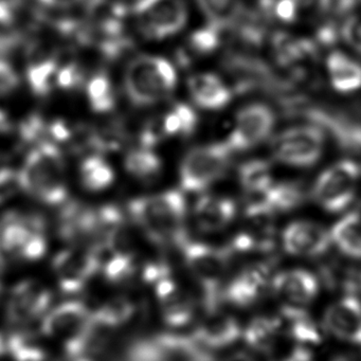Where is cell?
<instances>
[{
    "mask_svg": "<svg viewBox=\"0 0 361 361\" xmlns=\"http://www.w3.org/2000/svg\"><path fill=\"white\" fill-rule=\"evenodd\" d=\"M327 71L335 90L352 92L361 87V66L341 52H333L327 59Z\"/></svg>",
    "mask_w": 361,
    "mask_h": 361,
    "instance_id": "obj_24",
    "label": "cell"
},
{
    "mask_svg": "<svg viewBox=\"0 0 361 361\" xmlns=\"http://www.w3.org/2000/svg\"><path fill=\"white\" fill-rule=\"evenodd\" d=\"M136 305L126 295L111 298L92 310L94 323L98 329H117L132 320Z\"/></svg>",
    "mask_w": 361,
    "mask_h": 361,
    "instance_id": "obj_25",
    "label": "cell"
},
{
    "mask_svg": "<svg viewBox=\"0 0 361 361\" xmlns=\"http://www.w3.org/2000/svg\"><path fill=\"white\" fill-rule=\"evenodd\" d=\"M134 16L145 37L162 39L183 30L188 9L183 0H138Z\"/></svg>",
    "mask_w": 361,
    "mask_h": 361,
    "instance_id": "obj_12",
    "label": "cell"
},
{
    "mask_svg": "<svg viewBox=\"0 0 361 361\" xmlns=\"http://www.w3.org/2000/svg\"><path fill=\"white\" fill-rule=\"evenodd\" d=\"M282 246L293 257H317L331 246V234L323 226L310 221H297L284 228Z\"/></svg>",
    "mask_w": 361,
    "mask_h": 361,
    "instance_id": "obj_16",
    "label": "cell"
},
{
    "mask_svg": "<svg viewBox=\"0 0 361 361\" xmlns=\"http://www.w3.org/2000/svg\"><path fill=\"white\" fill-rule=\"evenodd\" d=\"M39 3L43 4L46 8L50 9H69V8L75 7L79 4L86 3L92 7L98 0H39Z\"/></svg>",
    "mask_w": 361,
    "mask_h": 361,
    "instance_id": "obj_43",
    "label": "cell"
},
{
    "mask_svg": "<svg viewBox=\"0 0 361 361\" xmlns=\"http://www.w3.org/2000/svg\"><path fill=\"white\" fill-rule=\"evenodd\" d=\"M274 111L263 104H252L236 116L233 130L225 141L232 152H245L259 145L274 130Z\"/></svg>",
    "mask_w": 361,
    "mask_h": 361,
    "instance_id": "obj_15",
    "label": "cell"
},
{
    "mask_svg": "<svg viewBox=\"0 0 361 361\" xmlns=\"http://www.w3.org/2000/svg\"><path fill=\"white\" fill-rule=\"evenodd\" d=\"M20 6V0H0V26L13 24Z\"/></svg>",
    "mask_w": 361,
    "mask_h": 361,
    "instance_id": "obj_40",
    "label": "cell"
},
{
    "mask_svg": "<svg viewBox=\"0 0 361 361\" xmlns=\"http://www.w3.org/2000/svg\"><path fill=\"white\" fill-rule=\"evenodd\" d=\"M324 134L317 126H293L271 141L274 159L295 168H310L320 159L324 149Z\"/></svg>",
    "mask_w": 361,
    "mask_h": 361,
    "instance_id": "obj_11",
    "label": "cell"
},
{
    "mask_svg": "<svg viewBox=\"0 0 361 361\" xmlns=\"http://www.w3.org/2000/svg\"><path fill=\"white\" fill-rule=\"evenodd\" d=\"M52 270L61 290L79 293L101 270V257L96 248L71 247L59 251L52 259Z\"/></svg>",
    "mask_w": 361,
    "mask_h": 361,
    "instance_id": "obj_13",
    "label": "cell"
},
{
    "mask_svg": "<svg viewBox=\"0 0 361 361\" xmlns=\"http://www.w3.org/2000/svg\"><path fill=\"white\" fill-rule=\"evenodd\" d=\"M282 331V321L274 317H257L243 331V337L250 348L268 352L276 344Z\"/></svg>",
    "mask_w": 361,
    "mask_h": 361,
    "instance_id": "obj_29",
    "label": "cell"
},
{
    "mask_svg": "<svg viewBox=\"0 0 361 361\" xmlns=\"http://www.w3.org/2000/svg\"><path fill=\"white\" fill-rule=\"evenodd\" d=\"M47 249L46 224L39 215L9 212L0 219V268L10 261H39Z\"/></svg>",
    "mask_w": 361,
    "mask_h": 361,
    "instance_id": "obj_6",
    "label": "cell"
},
{
    "mask_svg": "<svg viewBox=\"0 0 361 361\" xmlns=\"http://www.w3.org/2000/svg\"><path fill=\"white\" fill-rule=\"evenodd\" d=\"M344 41L354 48L356 51L361 52V18H350L346 20L342 29Z\"/></svg>",
    "mask_w": 361,
    "mask_h": 361,
    "instance_id": "obj_39",
    "label": "cell"
},
{
    "mask_svg": "<svg viewBox=\"0 0 361 361\" xmlns=\"http://www.w3.org/2000/svg\"><path fill=\"white\" fill-rule=\"evenodd\" d=\"M271 278L269 267L266 264H251L240 270L225 284L223 293L234 305L246 307L259 301L270 286Z\"/></svg>",
    "mask_w": 361,
    "mask_h": 361,
    "instance_id": "obj_19",
    "label": "cell"
},
{
    "mask_svg": "<svg viewBox=\"0 0 361 361\" xmlns=\"http://www.w3.org/2000/svg\"><path fill=\"white\" fill-rule=\"evenodd\" d=\"M361 0H337V5L339 9L348 10L356 6L357 4H360Z\"/></svg>",
    "mask_w": 361,
    "mask_h": 361,
    "instance_id": "obj_48",
    "label": "cell"
},
{
    "mask_svg": "<svg viewBox=\"0 0 361 361\" xmlns=\"http://www.w3.org/2000/svg\"><path fill=\"white\" fill-rule=\"evenodd\" d=\"M59 66L52 56H37L27 67V80L37 96H47L56 85Z\"/></svg>",
    "mask_w": 361,
    "mask_h": 361,
    "instance_id": "obj_31",
    "label": "cell"
},
{
    "mask_svg": "<svg viewBox=\"0 0 361 361\" xmlns=\"http://www.w3.org/2000/svg\"><path fill=\"white\" fill-rule=\"evenodd\" d=\"M117 361H215L192 336L158 334L136 340Z\"/></svg>",
    "mask_w": 361,
    "mask_h": 361,
    "instance_id": "obj_7",
    "label": "cell"
},
{
    "mask_svg": "<svg viewBox=\"0 0 361 361\" xmlns=\"http://www.w3.org/2000/svg\"><path fill=\"white\" fill-rule=\"evenodd\" d=\"M323 325L334 337L361 345V302L355 295L340 298L325 310Z\"/></svg>",
    "mask_w": 361,
    "mask_h": 361,
    "instance_id": "obj_18",
    "label": "cell"
},
{
    "mask_svg": "<svg viewBox=\"0 0 361 361\" xmlns=\"http://www.w3.org/2000/svg\"><path fill=\"white\" fill-rule=\"evenodd\" d=\"M197 115L185 103H177L166 114L161 128L164 136H190L197 128Z\"/></svg>",
    "mask_w": 361,
    "mask_h": 361,
    "instance_id": "obj_32",
    "label": "cell"
},
{
    "mask_svg": "<svg viewBox=\"0 0 361 361\" xmlns=\"http://www.w3.org/2000/svg\"><path fill=\"white\" fill-rule=\"evenodd\" d=\"M276 14L283 22H293L298 18V10L295 1L279 0L276 5Z\"/></svg>",
    "mask_w": 361,
    "mask_h": 361,
    "instance_id": "obj_42",
    "label": "cell"
},
{
    "mask_svg": "<svg viewBox=\"0 0 361 361\" xmlns=\"http://www.w3.org/2000/svg\"><path fill=\"white\" fill-rule=\"evenodd\" d=\"M130 221L157 246L178 247L188 238L187 200L181 190H168L140 196L128 204Z\"/></svg>",
    "mask_w": 361,
    "mask_h": 361,
    "instance_id": "obj_1",
    "label": "cell"
},
{
    "mask_svg": "<svg viewBox=\"0 0 361 361\" xmlns=\"http://www.w3.org/2000/svg\"><path fill=\"white\" fill-rule=\"evenodd\" d=\"M84 75L81 67L75 64L59 67L56 83L58 87L65 90H73L83 84Z\"/></svg>",
    "mask_w": 361,
    "mask_h": 361,
    "instance_id": "obj_37",
    "label": "cell"
},
{
    "mask_svg": "<svg viewBox=\"0 0 361 361\" xmlns=\"http://www.w3.org/2000/svg\"><path fill=\"white\" fill-rule=\"evenodd\" d=\"M233 152L224 142L191 149L179 168L181 191L200 193L216 183L229 168Z\"/></svg>",
    "mask_w": 361,
    "mask_h": 361,
    "instance_id": "obj_8",
    "label": "cell"
},
{
    "mask_svg": "<svg viewBox=\"0 0 361 361\" xmlns=\"http://www.w3.org/2000/svg\"><path fill=\"white\" fill-rule=\"evenodd\" d=\"M183 261L202 293L207 312L217 310L230 266L229 250L206 243L183 240L179 245Z\"/></svg>",
    "mask_w": 361,
    "mask_h": 361,
    "instance_id": "obj_5",
    "label": "cell"
},
{
    "mask_svg": "<svg viewBox=\"0 0 361 361\" xmlns=\"http://www.w3.org/2000/svg\"><path fill=\"white\" fill-rule=\"evenodd\" d=\"M238 178L247 197L262 195L276 183L271 166L262 159L245 162L238 171Z\"/></svg>",
    "mask_w": 361,
    "mask_h": 361,
    "instance_id": "obj_27",
    "label": "cell"
},
{
    "mask_svg": "<svg viewBox=\"0 0 361 361\" xmlns=\"http://www.w3.org/2000/svg\"><path fill=\"white\" fill-rule=\"evenodd\" d=\"M7 344L14 361H54L44 348L20 334L12 335Z\"/></svg>",
    "mask_w": 361,
    "mask_h": 361,
    "instance_id": "obj_35",
    "label": "cell"
},
{
    "mask_svg": "<svg viewBox=\"0 0 361 361\" xmlns=\"http://www.w3.org/2000/svg\"><path fill=\"white\" fill-rule=\"evenodd\" d=\"M0 291H1V284H0Z\"/></svg>",
    "mask_w": 361,
    "mask_h": 361,
    "instance_id": "obj_51",
    "label": "cell"
},
{
    "mask_svg": "<svg viewBox=\"0 0 361 361\" xmlns=\"http://www.w3.org/2000/svg\"><path fill=\"white\" fill-rule=\"evenodd\" d=\"M52 302V293L43 283L25 280L18 283L8 298L6 314L14 325L35 322L47 314Z\"/></svg>",
    "mask_w": 361,
    "mask_h": 361,
    "instance_id": "obj_14",
    "label": "cell"
},
{
    "mask_svg": "<svg viewBox=\"0 0 361 361\" xmlns=\"http://www.w3.org/2000/svg\"><path fill=\"white\" fill-rule=\"evenodd\" d=\"M14 178V172L11 166L0 156V187L8 185Z\"/></svg>",
    "mask_w": 361,
    "mask_h": 361,
    "instance_id": "obj_44",
    "label": "cell"
},
{
    "mask_svg": "<svg viewBox=\"0 0 361 361\" xmlns=\"http://www.w3.org/2000/svg\"><path fill=\"white\" fill-rule=\"evenodd\" d=\"M97 329L92 310L77 300L50 307L41 323L42 334L60 341L71 360L87 356Z\"/></svg>",
    "mask_w": 361,
    "mask_h": 361,
    "instance_id": "obj_3",
    "label": "cell"
},
{
    "mask_svg": "<svg viewBox=\"0 0 361 361\" xmlns=\"http://www.w3.org/2000/svg\"><path fill=\"white\" fill-rule=\"evenodd\" d=\"M285 361H314V359L310 350L304 348H299L293 350L291 354L285 359Z\"/></svg>",
    "mask_w": 361,
    "mask_h": 361,
    "instance_id": "obj_45",
    "label": "cell"
},
{
    "mask_svg": "<svg viewBox=\"0 0 361 361\" xmlns=\"http://www.w3.org/2000/svg\"><path fill=\"white\" fill-rule=\"evenodd\" d=\"M13 130V122L4 109H0V135L9 134Z\"/></svg>",
    "mask_w": 361,
    "mask_h": 361,
    "instance_id": "obj_46",
    "label": "cell"
},
{
    "mask_svg": "<svg viewBox=\"0 0 361 361\" xmlns=\"http://www.w3.org/2000/svg\"><path fill=\"white\" fill-rule=\"evenodd\" d=\"M219 32L221 31L211 26L204 27L195 31L190 37L191 48L198 54H209L216 49L219 44Z\"/></svg>",
    "mask_w": 361,
    "mask_h": 361,
    "instance_id": "obj_36",
    "label": "cell"
},
{
    "mask_svg": "<svg viewBox=\"0 0 361 361\" xmlns=\"http://www.w3.org/2000/svg\"><path fill=\"white\" fill-rule=\"evenodd\" d=\"M209 26L219 31L234 26L243 11V0H196Z\"/></svg>",
    "mask_w": 361,
    "mask_h": 361,
    "instance_id": "obj_30",
    "label": "cell"
},
{
    "mask_svg": "<svg viewBox=\"0 0 361 361\" xmlns=\"http://www.w3.org/2000/svg\"><path fill=\"white\" fill-rule=\"evenodd\" d=\"M270 287L286 306L303 307L312 303L320 290L318 278L302 268L282 270L272 276Z\"/></svg>",
    "mask_w": 361,
    "mask_h": 361,
    "instance_id": "obj_17",
    "label": "cell"
},
{
    "mask_svg": "<svg viewBox=\"0 0 361 361\" xmlns=\"http://www.w3.org/2000/svg\"><path fill=\"white\" fill-rule=\"evenodd\" d=\"M331 244L350 259H361V214L350 212L343 215L331 231Z\"/></svg>",
    "mask_w": 361,
    "mask_h": 361,
    "instance_id": "obj_23",
    "label": "cell"
},
{
    "mask_svg": "<svg viewBox=\"0 0 361 361\" xmlns=\"http://www.w3.org/2000/svg\"><path fill=\"white\" fill-rule=\"evenodd\" d=\"M298 10V16L300 12L307 13H322L326 11L331 5V0H293Z\"/></svg>",
    "mask_w": 361,
    "mask_h": 361,
    "instance_id": "obj_41",
    "label": "cell"
},
{
    "mask_svg": "<svg viewBox=\"0 0 361 361\" xmlns=\"http://www.w3.org/2000/svg\"><path fill=\"white\" fill-rule=\"evenodd\" d=\"M8 350V344L7 341H6L5 338H4V336L0 334V358L4 356V354H5L6 350Z\"/></svg>",
    "mask_w": 361,
    "mask_h": 361,
    "instance_id": "obj_49",
    "label": "cell"
},
{
    "mask_svg": "<svg viewBox=\"0 0 361 361\" xmlns=\"http://www.w3.org/2000/svg\"><path fill=\"white\" fill-rule=\"evenodd\" d=\"M123 83L126 96L133 104L151 106L173 94L176 88L177 75L166 59L140 56L128 63Z\"/></svg>",
    "mask_w": 361,
    "mask_h": 361,
    "instance_id": "obj_4",
    "label": "cell"
},
{
    "mask_svg": "<svg viewBox=\"0 0 361 361\" xmlns=\"http://www.w3.org/2000/svg\"><path fill=\"white\" fill-rule=\"evenodd\" d=\"M360 176V166L356 162L341 160L319 175L312 187V197L326 212H343L355 200Z\"/></svg>",
    "mask_w": 361,
    "mask_h": 361,
    "instance_id": "obj_9",
    "label": "cell"
},
{
    "mask_svg": "<svg viewBox=\"0 0 361 361\" xmlns=\"http://www.w3.org/2000/svg\"><path fill=\"white\" fill-rule=\"evenodd\" d=\"M145 279L153 283L160 314L166 325L179 329L193 320L195 302L192 295L173 278L166 266H149L145 270Z\"/></svg>",
    "mask_w": 361,
    "mask_h": 361,
    "instance_id": "obj_10",
    "label": "cell"
},
{
    "mask_svg": "<svg viewBox=\"0 0 361 361\" xmlns=\"http://www.w3.org/2000/svg\"><path fill=\"white\" fill-rule=\"evenodd\" d=\"M192 100L202 109L217 111L224 109L231 100V92L216 75L198 73L188 82Z\"/></svg>",
    "mask_w": 361,
    "mask_h": 361,
    "instance_id": "obj_22",
    "label": "cell"
},
{
    "mask_svg": "<svg viewBox=\"0 0 361 361\" xmlns=\"http://www.w3.org/2000/svg\"><path fill=\"white\" fill-rule=\"evenodd\" d=\"M284 322L288 325V331L295 339L304 343H317L320 340V334L314 321L301 307L286 306L283 310Z\"/></svg>",
    "mask_w": 361,
    "mask_h": 361,
    "instance_id": "obj_33",
    "label": "cell"
},
{
    "mask_svg": "<svg viewBox=\"0 0 361 361\" xmlns=\"http://www.w3.org/2000/svg\"><path fill=\"white\" fill-rule=\"evenodd\" d=\"M71 361H94L92 358H90L88 356H82V357H78V358L73 359V360Z\"/></svg>",
    "mask_w": 361,
    "mask_h": 361,
    "instance_id": "obj_50",
    "label": "cell"
},
{
    "mask_svg": "<svg viewBox=\"0 0 361 361\" xmlns=\"http://www.w3.org/2000/svg\"><path fill=\"white\" fill-rule=\"evenodd\" d=\"M236 212L238 208L232 198L206 194L196 200L193 217L198 229L206 233H216L233 223Z\"/></svg>",
    "mask_w": 361,
    "mask_h": 361,
    "instance_id": "obj_21",
    "label": "cell"
},
{
    "mask_svg": "<svg viewBox=\"0 0 361 361\" xmlns=\"http://www.w3.org/2000/svg\"><path fill=\"white\" fill-rule=\"evenodd\" d=\"M90 107L96 113L102 114L115 107L116 97L113 84L105 73H98L90 78L86 86Z\"/></svg>",
    "mask_w": 361,
    "mask_h": 361,
    "instance_id": "obj_34",
    "label": "cell"
},
{
    "mask_svg": "<svg viewBox=\"0 0 361 361\" xmlns=\"http://www.w3.org/2000/svg\"><path fill=\"white\" fill-rule=\"evenodd\" d=\"M16 179L25 193L42 204H67L66 164L56 143L45 140L35 145L25 158Z\"/></svg>",
    "mask_w": 361,
    "mask_h": 361,
    "instance_id": "obj_2",
    "label": "cell"
},
{
    "mask_svg": "<svg viewBox=\"0 0 361 361\" xmlns=\"http://www.w3.org/2000/svg\"><path fill=\"white\" fill-rule=\"evenodd\" d=\"M124 169L133 178L149 183L159 176L162 171V161L153 149L140 147L126 154Z\"/></svg>",
    "mask_w": 361,
    "mask_h": 361,
    "instance_id": "obj_28",
    "label": "cell"
},
{
    "mask_svg": "<svg viewBox=\"0 0 361 361\" xmlns=\"http://www.w3.org/2000/svg\"><path fill=\"white\" fill-rule=\"evenodd\" d=\"M20 85V77L14 67L0 58V97L7 96Z\"/></svg>",
    "mask_w": 361,
    "mask_h": 361,
    "instance_id": "obj_38",
    "label": "cell"
},
{
    "mask_svg": "<svg viewBox=\"0 0 361 361\" xmlns=\"http://www.w3.org/2000/svg\"><path fill=\"white\" fill-rule=\"evenodd\" d=\"M224 361H255V359L251 355L247 354V353L240 352L231 355V356L228 357Z\"/></svg>",
    "mask_w": 361,
    "mask_h": 361,
    "instance_id": "obj_47",
    "label": "cell"
},
{
    "mask_svg": "<svg viewBox=\"0 0 361 361\" xmlns=\"http://www.w3.org/2000/svg\"><path fill=\"white\" fill-rule=\"evenodd\" d=\"M243 336V329L232 314L214 310L208 312L196 327L192 337L207 350H219L235 343Z\"/></svg>",
    "mask_w": 361,
    "mask_h": 361,
    "instance_id": "obj_20",
    "label": "cell"
},
{
    "mask_svg": "<svg viewBox=\"0 0 361 361\" xmlns=\"http://www.w3.org/2000/svg\"><path fill=\"white\" fill-rule=\"evenodd\" d=\"M82 185L90 192H102L115 183V171L99 154L86 157L79 169Z\"/></svg>",
    "mask_w": 361,
    "mask_h": 361,
    "instance_id": "obj_26",
    "label": "cell"
}]
</instances>
